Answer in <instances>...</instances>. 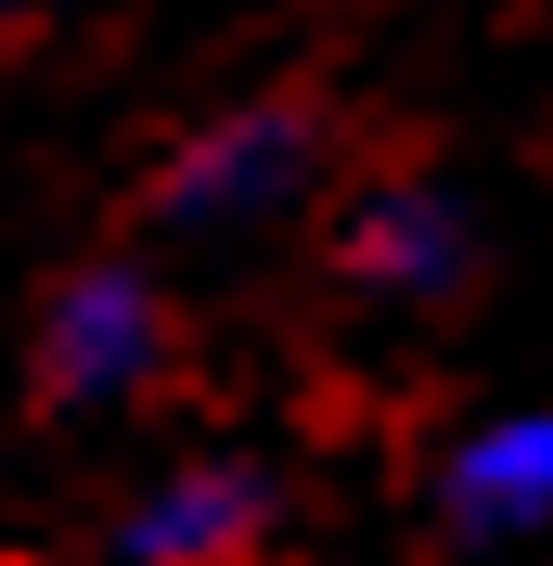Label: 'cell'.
<instances>
[{
  "mask_svg": "<svg viewBox=\"0 0 553 566\" xmlns=\"http://www.w3.org/2000/svg\"><path fill=\"white\" fill-rule=\"evenodd\" d=\"M322 168H335V116L310 91H244V104H207L155 155L142 219L168 245H258V232H283L322 193Z\"/></svg>",
  "mask_w": 553,
  "mask_h": 566,
  "instance_id": "cell-1",
  "label": "cell"
},
{
  "mask_svg": "<svg viewBox=\"0 0 553 566\" xmlns=\"http://www.w3.org/2000/svg\"><path fill=\"white\" fill-rule=\"evenodd\" d=\"M180 348V322H168V283L142 271V258H77L52 296H39V335H27V387L39 412H65V424H104L129 412L155 374H168Z\"/></svg>",
  "mask_w": 553,
  "mask_h": 566,
  "instance_id": "cell-2",
  "label": "cell"
},
{
  "mask_svg": "<svg viewBox=\"0 0 553 566\" xmlns=\"http://www.w3.org/2000/svg\"><path fill=\"white\" fill-rule=\"evenodd\" d=\"M283 541V476L258 451H180L155 463L104 528V566H271Z\"/></svg>",
  "mask_w": 553,
  "mask_h": 566,
  "instance_id": "cell-3",
  "label": "cell"
},
{
  "mask_svg": "<svg viewBox=\"0 0 553 566\" xmlns=\"http://www.w3.org/2000/svg\"><path fill=\"white\" fill-rule=\"evenodd\" d=\"M335 283L374 310H450L477 283V207L438 168H386L335 207Z\"/></svg>",
  "mask_w": 553,
  "mask_h": 566,
  "instance_id": "cell-4",
  "label": "cell"
},
{
  "mask_svg": "<svg viewBox=\"0 0 553 566\" xmlns=\"http://www.w3.org/2000/svg\"><path fill=\"white\" fill-rule=\"evenodd\" d=\"M425 515H438L450 554H528V541H553V399L477 412L425 463Z\"/></svg>",
  "mask_w": 553,
  "mask_h": 566,
  "instance_id": "cell-5",
  "label": "cell"
},
{
  "mask_svg": "<svg viewBox=\"0 0 553 566\" xmlns=\"http://www.w3.org/2000/svg\"><path fill=\"white\" fill-rule=\"evenodd\" d=\"M13 13H52V0H0V27H13Z\"/></svg>",
  "mask_w": 553,
  "mask_h": 566,
  "instance_id": "cell-6",
  "label": "cell"
}]
</instances>
